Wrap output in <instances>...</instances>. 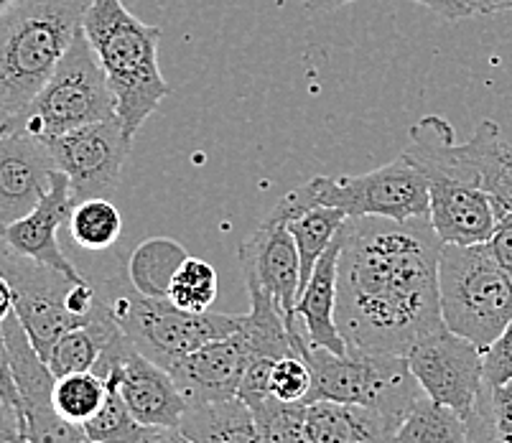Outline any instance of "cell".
Wrapping results in <instances>:
<instances>
[{
    "label": "cell",
    "mask_w": 512,
    "mask_h": 443,
    "mask_svg": "<svg viewBox=\"0 0 512 443\" xmlns=\"http://www.w3.org/2000/svg\"><path fill=\"white\" fill-rule=\"evenodd\" d=\"M97 291L133 347L161 367H169L181 354L194 352L202 344L232 337L242 324V316L212 311L192 314L174 306L169 298L143 296L125 270L123 275L107 278Z\"/></svg>",
    "instance_id": "obj_5"
},
{
    "label": "cell",
    "mask_w": 512,
    "mask_h": 443,
    "mask_svg": "<svg viewBox=\"0 0 512 443\" xmlns=\"http://www.w3.org/2000/svg\"><path fill=\"white\" fill-rule=\"evenodd\" d=\"M339 253H342V237H334L327 253L311 270L309 281L301 288L296 301V316L301 321L304 337L311 347L327 349V352L344 354L347 342L337 326V270Z\"/></svg>",
    "instance_id": "obj_20"
},
{
    "label": "cell",
    "mask_w": 512,
    "mask_h": 443,
    "mask_svg": "<svg viewBox=\"0 0 512 443\" xmlns=\"http://www.w3.org/2000/svg\"><path fill=\"white\" fill-rule=\"evenodd\" d=\"M90 0H13L0 13V113L16 120L82 29Z\"/></svg>",
    "instance_id": "obj_2"
},
{
    "label": "cell",
    "mask_w": 512,
    "mask_h": 443,
    "mask_svg": "<svg viewBox=\"0 0 512 443\" xmlns=\"http://www.w3.org/2000/svg\"><path fill=\"white\" fill-rule=\"evenodd\" d=\"M186 258L189 253L171 237H151L133 250L125 273L143 296L166 298L171 278Z\"/></svg>",
    "instance_id": "obj_25"
},
{
    "label": "cell",
    "mask_w": 512,
    "mask_h": 443,
    "mask_svg": "<svg viewBox=\"0 0 512 443\" xmlns=\"http://www.w3.org/2000/svg\"><path fill=\"white\" fill-rule=\"evenodd\" d=\"M107 385L118 390L136 421L151 428H179L184 418V393L169 375V370L138 352L125 334L110 342L97 359L95 370Z\"/></svg>",
    "instance_id": "obj_10"
},
{
    "label": "cell",
    "mask_w": 512,
    "mask_h": 443,
    "mask_svg": "<svg viewBox=\"0 0 512 443\" xmlns=\"http://www.w3.org/2000/svg\"><path fill=\"white\" fill-rule=\"evenodd\" d=\"M11 3H13V0H0V13L6 11V8H8V6H11Z\"/></svg>",
    "instance_id": "obj_41"
},
{
    "label": "cell",
    "mask_w": 512,
    "mask_h": 443,
    "mask_svg": "<svg viewBox=\"0 0 512 443\" xmlns=\"http://www.w3.org/2000/svg\"><path fill=\"white\" fill-rule=\"evenodd\" d=\"M8 359H11L13 380L18 387L23 413V436L29 443H92L85 428L64 421L54 408V385L57 375L51 372L49 362L36 352L21 319L13 311L3 326Z\"/></svg>",
    "instance_id": "obj_12"
},
{
    "label": "cell",
    "mask_w": 512,
    "mask_h": 443,
    "mask_svg": "<svg viewBox=\"0 0 512 443\" xmlns=\"http://www.w3.org/2000/svg\"><path fill=\"white\" fill-rule=\"evenodd\" d=\"M13 314V288L6 281V275H0V326Z\"/></svg>",
    "instance_id": "obj_39"
},
{
    "label": "cell",
    "mask_w": 512,
    "mask_h": 443,
    "mask_svg": "<svg viewBox=\"0 0 512 443\" xmlns=\"http://www.w3.org/2000/svg\"><path fill=\"white\" fill-rule=\"evenodd\" d=\"M484 194L492 199L497 219L512 214V146L502 138L500 125L482 120L467 143H462Z\"/></svg>",
    "instance_id": "obj_22"
},
{
    "label": "cell",
    "mask_w": 512,
    "mask_h": 443,
    "mask_svg": "<svg viewBox=\"0 0 512 443\" xmlns=\"http://www.w3.org/2000/svg\"><path fill=\"white\" fill-rule=\"evenodd\" d=\"M44 141L57 161V169L67 174L77 204L107 197L118 189L133 135H128L118 118H110Z\"/></svg>",
    "instance_id": "obj_11"
},
{
    "label": "cell",
    "mask_w": 512,
    "mask_h": 443,
    "mask_svg": "<svg viewBox=\"0 0 512 443\" xmlns=\"http://www.w3.org/2000/svg\"><path fill=\"white\" fill-rule=\"evenodd\" d=\"M311 370L299 352L281 357L271 372V395L286 403H309Z\"/></svg>",
    "instance_id": "obj_34"
},
{
    "label": "cell",
    "mask_w": 512,
    "mask_h": 443,
    "mask_svg": "<svg viewBox=\"0 0 512 443\" xmlns=\"http://www.w3.org/2000/svg\"><path fill=\"white\" fill-rule=\"evenodd\" d=\"M265 219L286 225L296 240L301 255V288H304L314 265L319 263L321 255L327 253V247L332 245L349 217L339 209L316 202L311 186L304 184L278 199L276 207L268 212Z\"/></svg>",
    "instance_id": "obj_19"
},
{
    "label": "cell",
    "mask_w": 512,
    "mask_h": 443,
    "mask_svg": "<svg viewBox=\"0 0 512 443\" xmlns=\"http://www.w3.org/2000/svg\"><path fill=\"white\" fill-rule=\"evenodd\" d=\"M408 365L431 400L467 418L482 390V349L451 329L423 337L408 352Z\"/></svg>",
    "instance_id": "obj_13"
},
{
    "label": "cell",
    "mask_w": 512,
    "mask_h": 443,
    "mask_svg": "<svg viewBox=\"0 0 512 443\" xmlns=\"http://www.w3.org/2000/svg\"><path fill=\"white\" fill-rule=\"evenodd\" d=\"M54 171L57 161L44 138L13 120L0 135V230L34 212L51 189Z\"/></svg>",
    "instance_id": "obj_14"
},
{
    "label": "cell",
    "mask_w": 512,
    "mask_h": 443,
    "mask_svg": "<svg viewBox=\"0 0 512 443\" xmlns=\"http://www.w3.org/2000/svg\"><path fill=\"white\" fill-rule=\"evenodd\" d=\"M306 405L309 403H286L273 395L253 405L260 443H311Z\"/></svg>",
    "instance_id": "obj_30"
},
{
    "label": "cell",
    "mask_w": 512,
    "mask_h": 443,
    "mask_svg": "<svg viewBox=\"0 0 512 443\" xmlns=\"http://www.w3.org/2000/svg\"><path fill=\"white\" fill-rule=\"evenodd\" d=\"M110 118H118V100L85 29H79L44 90L16 120L39 138H54Z\"/></svg>",
    "instance_id": "obj_7"
},
{
    "label": "cell",
    "mask_w": 512,
    "mask_h": 443,
    "mask_svg": "<svg viewBox=\"0 0 512 443\" xmlns=\"http://www.w3.org/2000/svg\"><path fill=\"white\" fill-rule=\"evenodd\" d=\"M337 326L347 349L408 357L444 329L439 298L441 237L428 217H349L339 230Z\"/></svg>",
    "instance_id": "obj_1"
},
{
    "label": "cell",
    "mask_w": 512,
    "mask_h": 443,
    "mask_svg": "<svg viewBox=\"0 0 512 443\" xmlns=\"http://www.w3.org/2000/svg\"><path fill=\"white\" fill-rule=\"evenodd\" d=\"M469 443H512V380L500 387L484 385L467 415Z\"/></svg>",
    "instance_id": "obj_28"
},
{
    "label": "cell",
    "mask_w": 512,
    "mask_h": 443,
    "mask_svg": "<svg viewBox=\"0 0 512 443\" xmlns=\"http://www.w3.org/2000/svg\"><path fill=\"white\" fill-rule=\"evenodd\" d=\"M21 443H26V441H21Z\"/></svg>",
    "instance_id": "obj_42"
},
{
    "label": "cell",
    "mask_w": 512,
    "mask_h": 443,
    "mask_svg": "<svg viewBox=\"0 0 512 443\" xmlns=\"http://www.w3.org/2000/svg\"><path fill=\"white\" fill-rule=\"evenodd\" d=\"M107 398V382L97 372H69L57 377L54 385V408L64 421L85 426L102 408Z\"/></svg>",
    "instance_id": "obj_29"
},
{
    "label": "cell",
    "mask_w": 512,
    "mask_h": 443,
    "mask_svg": "<svg viewBox=\"0 0 512 443\" xmlns=\"http://www.w3.org/2000/svg\"><path fill=\"white\" fill-rule=\"evenodd\" d=\"M344 3H352V0H304V6L311 8V11H334V8L344 6ZM418 6L431 8L434 13L444 16L446 21H462V18L474 16L472 3L467 0H413Z\"/></svg>",
    "instance_id": "obj_36"
},
{
    "label": "cell",
    "mask_w": 512,
    "mask_h": 443,
    "mask_svg": "<svg viewBox=\"0 0 512 443\" xmlns=\"http://www.w3.org/2000/svg\"><path fill=\"white\" fill-rule=\"evenodd\" d=\"M179 431L192 443H260L253 408L240 398L189 405Z\"/></svg>",
    "instance_id": "obj_23"
},
{
    "label": "cell",
    "mask_w": 512,
    "mask_h": 443,
    "mask_svg": "<svg viewBox=\"0 0 512 443\" xmlns=\"http://www.w3.org/2000/svg\"><path fill=\"white\" fill-rule=\"evenodd\" d=\"M21 441H26V436H23L21 398H18V387L16 380H13L6 339H3V331H0V443Z\"/></svg>",
    "instance_id": "obj_33"
},
{
    "label": "cell",
    "mask_w": 512,
    "mask_h": 443,
    "mask_svg": "<svg viewBox=\"0 0 512 443\" xmlns=\"http://www.w3.org/2000/svg\"><path fill=\"white\" fill-rule=\"evenodd\" d=\"M245 367H248V349L237 329L232 337L214 339L194 352L181 354L166 370L184 393L186 403L199 405L237 398Z\"/></svg>",
    "instance_id": "obj_17"
},
{
    "label": "cell",
    "mask_w": 512,
    "mask_h": 443,
    "mask_svg": "<svg viewBox=\"0 0 512 443\" xmlns=\"http://www.w3.org/2000/svg\"><path fill=\"white\" fill-rule=\"evenodd\" d=\"M311 443H395L400 421L365 405L314 400L306 405Z\"/></svg>",
    "instance_id": "obj_21"
},
{
    "label": "cell",
    "mask_w": 512,
    "mask_h": 443,
    "mask_svg": "<svg viewBox=\"0 0 512 443\" xmlns=\"http://www.w3.org/2000/svg\"><path fill=\"white\" fill-rule=\"evenodd\" d=\"M82 428L92 443H141L151 433V426L136 421L118 390L110 385L102 408Z\"/></svg>",
    "instance_id": "obj_32"
},
{
    "label": "cell",
    "mask_w": 512,
    "mask_h": 443,
    "mask_svg": "<svg viewBox=\"0 0 512 443\" xmlns=\"http://www.w3.org/2000/svg\"><path fill=\"white\" fill-rule=\"evenodd\" d=\"M141 443H192L179 428H151Z\"/></svg>",
    "instance_id": "obj_38"
},
{
    "label": "cell",
    "mask_w": 512,
    "mask_h": 443,
    "mask_svg": "<svg viewBox=\"0 0 512 443\" xmlns=\"http://www.w3.org/2000/svg\"><path fill=\"white\" fill-rule=\"evenodd\" d=\"M242 275L271 293L281 311L296 316V301L301 291V255L296 240L286 225L265 219L263 225L240 245Z\"/></svg>",
    "instance_id": "obj_15"
},
{
    "label": "cell",
    "mask_w": 512,
    "mask_h": 443,
    "mask_svg": "<svg viewBox=\"0 0 512 443\" xmlns=\"http://www.w3.org/2000/svg\"><path fill=\"white\" fill-rule=\"evenodd\" d=\"M118 334H123L118 321L110 316L107 306L102 303L100 311H97L90 321L69 329L67 334H64L54 347H51L46 362H49L51 372H54L57 377L69 375V372L95 370L97 359L102 357V352L110 347V342H113Z\"/></svg>",
    "instance_id": "obj_24"
},
{
    "label": "cell",
    "mask_w": 512,
    "mask_h": 443,
    "mask_svg": "<svg viewBox=\"0 0 512 443\" xmlns=\"http://www.w3.org/2000/svg\"><path fill=\"white\" fill-rule=\"evenodd\" d=\"M293 347L311 370L309 403L332 400V403L365 405L403 423L413 405L423 398L408 357L398 354H370L347 349L344 354L316 349L306 342L299 316H288Z\"/></svg>",
    "instance_id": "obj_4"
},
{
    "label": "cell",
    "mask_w": 512,
    "mask_h": 443,
    "mask_svg": "<svg viewBox=\"0 0 512 443\" xmlns=\"http://www.w3.org/2000/svg\"><path fill=\"white\" fill-rule=\"evenodd\" d=\"M67 225L72 240L90 253H102L107 247H113L123 235V217L107 197L85 199V202L74 204Z\"/></svg>",
    "instance_id": "obj_27"
},
{
    "label": "cell",
    "mask_w": 512,
    "mask_h": 443,
    "mask_svg": "<svg viewBox=\"0 0 512 443\" xmlns=\"http://www.w3.org/2000/svg\"><path fill=\"white\" fill-rule=\"evenodd\" d=\"M428 219L444 245H484L497 227L492 199L479 189L428 181Z\"/></svg>",
    "instance_id": "obj_18"
},
{
    "label": "cell",
    "mask_w": 512,
    "mask_h": 443,
    "mask_svg": "<svg viewBox=\"0 0 512 443\" xmlns=\"http://www.w3.org/2000/svg\"><path fill=\"white\" fill-rule=\"evenodd\" d=\"M82 29L115 92L118 120L128 135H136L171 95L158 69V44L164 34L133 16L123 0H90Z\"/></svg>",
    "instance_id": "obj_3"
},
{
    "label": "cell",
    "mask_w": 512,
    "mask_h": 443,
    "mask_svg": "<svg viewBox=\"0 0 512 443\" xmlns=\"http://www.w3.org/2000/svg\"><path fill=\"white\" fill-rule=\"evenodd\" d=\"M217 291H220L217 270L207 260L189 255L174 273V278H171L169 296L166 298L174 306H179V309L192 311V314H204V311H209L214 298H217Z\"/></svg>",
    "instance_id": "obj_31"
},
{
    "label": "cell",
    "mask_w": 512,
    "mask_h": 443,
    "mask_svg": "<svg viewBox=\"0 0 512 443\" xmlns=\"http://www.w3.org/2000/svg\"><path fill=\"white\" fill-rule=\"evenodd\" d=\"M0 275L13 288V311L21 319L31 344L41 357H49L51 347L74 326L85 324L69 311L67 296L74 283L85 278H69L62 270L16 255L0 242Z\"/></svg>",
    "instance_id": "obj_9"
},
{
    "label": "cell",
    "mask_w": 512,
    "mask_h": 443,
    "mask_svg": "<svg viewBox=\"0 0 512 443\" xmlns=\"http://www.w3.org/2000/svg\"><path fill=\"white\" fill-rule=\"evenodd\" d=\"M314 199L347 217H383L406 222L428 217V179L416 163L400 153L395 161L360 176H314L309 181Z\"/></svg>",
    "instance_id": "obj_8"
},
{
    "label": "cell",
    "mask_w": 512,
    "mask_h": 443,
    "mask_svg": "<svg viewBox=\"0 0 512 443\" xmlns=\"http://www.w3.org/2000/svg\"><path fill=\"white\" fill-rule=\"evenodd\" d=\"M487 247H490L492 258L512 275V214L497 219V227L490 240H487Z\"/></svg>",
    "instance_id": "obj_37"
},
{
    "label": "cell",
    "mask_w": 512,
    "mask_h": 443,
    "mask_svg": "<svg viewBox=\"0 0 512 443\" xmlns=\"http://www.w3.org/2000/svg\"><path fill=\"white\" fill-rule=\"evenodd\" d=\"M395 443H469L467 418L423 395L395 431Z\"/></svg>",
    "instance_id": "obj_26"
},
{
    "label": "cell",
    "mask_w": 512,
    "mask_h": 443,
    "mask_svg": "<svg viewBox=\"0 0 512 443\" xmlns=\"http://www.w3.org/2000/svg\"><path fill=\"white\" fill-rule=\"evenodd\" d=\"M439 298L446 329L487 349L512 321V275L484 245H444Z\"/></svg>",
    "instance_id": "obj_6"
},
{
    "label": "cell",
    "mask_w": 512,
    "mask_h": 443,
    "mask_svg": "<svg viewBox=\"0 0 512 443\" xmlns=\"http://www.w3.org/2000/svg\"><path fill=\"white\" fill-rule=\"evenodd\" d=\"M72 207V186H69L67 174L57 169L51 176V189L46 191V197L36 204L34 212L8 225L6 230H0V242L16 255L62 270L69 278H85L62 253L57 237L59 227L69 222Z\"/></svg>",
    "instance_id": "obj_16"
},
{
    "label": "cell",
    "mask_w": 512,
    "mask_h": 443,
    "mask_svg": "<svg viewBox=\"0 0 512 443\" xmlns=\"http://www.w3.org/2000/svg\"><path fill=\"white\" fill-rule=\"evenodd\" d=\"M477 13H500L512 11V0H467Z\"/></svg>",
    "instance_id": "obj_40"
},
{
    "label": "cell",
    "mask_w": 512,
    "mask_h": 443,
    "mask_svg": "<svg viewBox=\"0 0 512 443\" xmlns=\"http://www.w3.org/2000/svg\"><path fill=\"white\" fill-rule=\"evenodd\" d=\"M512 380V321L505 326L500 337L482 349V382L500 387Z\"/></svg>",
    "instance_id": "obj_35"
}]
</instances>
